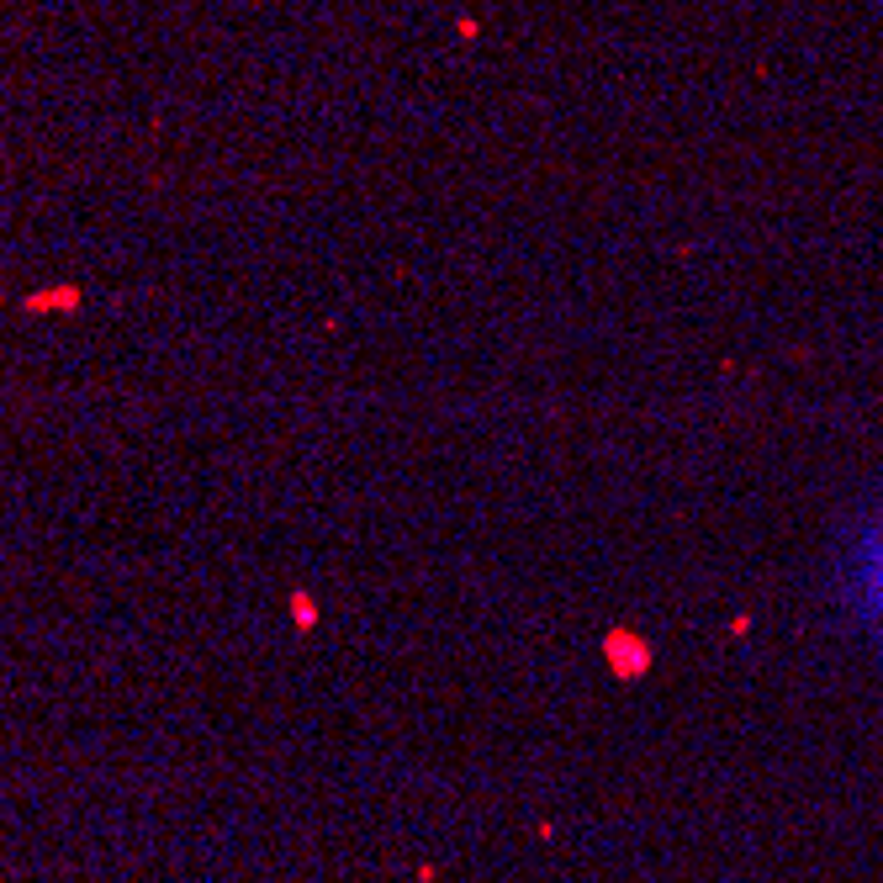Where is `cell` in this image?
Masks as SVG:
<instances>
[{
    "label": "cell",
    "mask_w": 883,
    "mask_h": 883,
    "mask_svg": "<svg viewBox=\"0 0 883 883\" xmlns=\"http://www.w3.org/2000/svg\"><path fill=\"white\" fill-rule=\"evenodd\" d=\"M831 603L862 646L883 651V492L852 508L831 556Z\"/></svg>",
    "instance_id": "1"
}]
</instances>
